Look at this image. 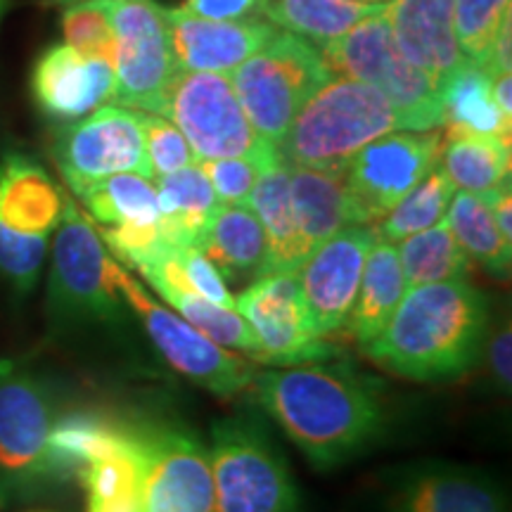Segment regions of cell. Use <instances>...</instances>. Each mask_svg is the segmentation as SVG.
Wrapping results in <instances>:
<instances>
[{
  "label": "cell",
  "mask_w": 512,
  "mask_h": 512,
  "mask_svg": "<svg viewBox=\"0 0 512 512\" xmlns=\"http://www.w3.org/2000/svg\"><path fill=\"white\" fill-rule=\"evenodd\" d=\"M214 512H299L302 496L290 465L256 415L211 425Z\"/></svg>",
  "instance_id": "8992f818"
},
{
  "label": "cell",
  "mask_w": 512,
  "mask_h": 512,
  "mask_svg": "<svg viewBox=\"0 0 512 512\" xmlns=\"http://www.w3.org/2000/svg\"><path fill=\"white\" fill-rule=\"evenodd\" d=\"M320 55L330 72L375 88L394 107L406 131L441 126L439 86L401 55L384 12L325 43Z\"/></svg>",
  "instance_id": "ba28073f"
},
{
  "label": "cell",
  "mask_w": 512,
  "mask_h": 512,
  "mask_svg": "<svg viewBox=\"0 0 512 512\" xmlns=\"http://www.w3.org/2000/svg\"><path fill=\"white\" fill-rule=\"evenodd\" d=\"M29 88L43 117L72 124L112 100L114 67L112 62L88 57L60 43L38 57Z\"/></svg>",
  "instance_id": "d6986e66"
},
{
  "label": "cell",
  "mask_w": 512,
  "mask_h": 512,
  "mask_svg": "<svg viewBox=\"0 0 512 512\" xmlns=\"http://www.w3.org/2000/svg\"><path fill=\"white\" fill-rule=\"evenodd\" d=\"M76 3H86V0H46V5H53V8H69Z\"/></svg>",
  "instance_id": "f6af8a7d"
},
{
  "label": "cell",
  "mask_w": 512,
  "mask_h": 512,
  "mask_svg": "<svg viewBox=\"0 0 512 512\" xmlns=\"http://www.w3.org/2000/svg\"><path fill=\"white\" fill-rule=\"evenodd\" d=\"M510 5L512 0H456V38L467 60L484 67Z\"/></svg>",
  "instance_id": "8d00e7d4"
},
{
  "label": "cell",
  "mask_w": 512,
  "mask_h": 512,
  "mask_svg": "<svg viewBox=\"0 0 512 512\" xmlns=\"http://www.w3.org/2000/svg\"><path fill=\"white\" fill-rule=\"evenodd\" d=\"M446 221L460 249L484 266L496 278H508L512 261V242H508L498 230L489 204L475 192H453L448 204Z\"/></svg>",
  "instance_id": "4dcf8cb0"
},
{
  "label": "cell",
  "mask_w": 512,
  "mask_h": 512,
  "mask_svg": "<svg viewBox=\"0 0 512 512\" xmlns=\"http://www.w3.org/2000/svg\"><path fill=\"white\" fill-rule=\"evenodd\" d=\"M403 268L406 287L444 283V280L465 278L470 271V256H467L453 238L446 216L432 228L408 235L396 245Z\"/></svg>",
  "instance_id": "d6a6232c"
},
{
  "label": "cell",
  "mask_w": 512,
  "mask_h": 512,
  "mask_svg": "<svg viewBox=\"0 0 512 512\" xmlns=\"http://www.w3.org/2000/svg\"><path fill=\"white\" fill-rule=\"evenodd\" d=\"M494 76L482 64L465 60L439 86L441 98V124L446 131H470L496 136L510 143L512 119H505L496 107Z\"/></svg>",
  "instance_id": "83f0119b"
},
{
  "label": "cell",
  "mask_w": 512,
  "mask_h": 512,
  "mask_svg": "<svg viewBox=\"0 0 512 512\" xmlns=\"http://www.w3.org/2000/svg\"><path fill=\"white\" fill-rule=\"evenodd\" d=\"M256 401L316 470L368 453L389 427L384 387L347 363H297L254 373Z\"/></svg>",
  "instance_id": "6da1fadb"
},
{
  "label": "cell",
  "mask_w": 512,
  "mask_h": 512,
  "mask_svg": "<svg viewBox=\"0 0 512 512\" xmlns=\"http://www.w3.org/2000/svg\"><path fill=\"white\" fill-rule=\"evenodd\" d=\"M384 15L401 55L437 86L465 64L456 38V0H392Z\"/></svg>",
  "instance_id": "ffe728a7"
},
{
  "label": "cell",
  "mask_w": 512,
  "mask_h": 512,
  "mask_svg": "<svg viewBox=\"0 0 512 512\" xmlns=\"http://www.w3.org/2000/svg\"><path fill=\"white\" fill-rule=\"evenodd\" d=\"M453 192L456 188L437 164L387 216L377 221L373 228L375 235L380 240L399 242L408 235L432 228L446 216Z\"/></svg>",
  "instance_id": "836d02e7"
},
{
  "label": "cell",
  "mask_w": 512,
  "mask_h": 512,
  "mask_svg": "<svg viewBox=\"0 0 512 512\" xmlns=\"http://www.w3.org/2000/svg\"><path fill=\"white\" fill-rule=\"evenodd\" d=\"M74 195L100 226H121V223L152 226V223H159L157 188L152 178L114 174L83 185Z\"/></svg>",
  "instance_id": "1f68e13d"
},
{
  "label": "cell",
  "mask_w": 512,
  "mask_h": 512,
  "mask_svg": "<svg viewBox=\"0 0 512 512\" xmlns=\"http://www.w3.org/2000/svg\"><path fill=\"white\" fill-rule=\"evenodd\" d=\"M358 3H373V5H389L392 0H358Z\"/></svg>",
  "instance_id": "7dc6e473"
},
{
  "label": "cell",
  "mask_w": 512,
  "mask_h": 512,
  "mask_svg": "<svg viewBox=\"0 0 512 512\" xmlns=\"http://www.w3.org/2000/svg\"><path fill=\"white\" fill-rule=\"evenodd\" d=\"M444 133H384L344 164L351 216L370 226L387 216L439 164Z\"/></svg>",
  "instance_id": "4fadbf2b"
},
{
  "label": "cell",
  "mask_w": 512,
  "mask_h": 512,
  "mask_svg": "<svg viewBox=\"0 0 512 512\" xmlns=\"http://www.w3.org/2000/svg\"><path fill=\"white\" fill-rule=\"evenodd\" d=\"M197 247L230 283L264 273V226L247 204H219L209 216Z\"/></svg>",
  "instance_id": "d4e9b609"
},
{
  "label": "cell",
  "mask_w": 512,
  "mask_h": 512,
  "mask_svg": "<svg viewBox=\"0 0 512 512\" xmlns=\"http://www.w3.org/2000/svg\"><path fill=\"white\" fill-rule=\"evenodd\" d=\"M491 93H494L496 107L501 110L505 119H512V81L510 74L494 76V86H491Z\"/></svg>",
  "instance_id": "ee69618b"
},
{
  "label": "cell",
  "mask_w": 512,
  "mask_h": 512,
  "mask_svg": "<svg viewBox=\"0 0 512 512\" xmlns=\"http://www.w3.org/2000/svg\"><path fill=\"white\" fill-rule=\"evenodd\" d=\"M157 292L181 313L183 320H188L192 328L200 330L202 335H207L219 347L245 351L252 358L259 354V344H256L252 330H249L245 318L238 311L209 302V299L200 297L188 287L162 285L157 287Z\"/></svg>",
  "instance_id": "e575fe53"
},
{
  "label": "cell",
  "mask_w": 512,
  "mask_h": 512,
  "mask_svg": "<svg viewBox=\"0 0 512 512\" xmlns=\"http://www.w3.org/2000/svg\"><path fill=\"white\" fill-rule=\"evenodd\" d=\"M31 512H43V510H31Z\"/></svg>",
  "instance_id": "c3c4849f"
},
{
  "label": "cell",
  "mask_w": 512,
  "mask_h": 512,
  "mask_svg": "<svg viewBox=\"0 0 512 512\" xmlns=\"http://www.w3.org/2000/svg\"><path fill=\"white\" fill-rule=\"evenodd\" d=\"M290 192L299 235L309 252L354 223L344 166L290 164Z\"/></svg>",
  "instance_id": "cb8c5ba5"
},
{
  "label": "cell",
  "mask_w": 512,
  "mask_h": 512,
  "mask_svg": "<svg viewBox=\"0 0 512 512\" xmlns=\"http://www.w3.org/2000/svg\"><path fill=\"white\" fill-rule=\"evenodd\" d=\"M406 290L408 287L406 278H403L399 252H396V242L380 240L375 235L366 266H363L356 302L351 306L347 320L351 335L361 347H368L384 330Z\"/></svg>",
  "instance_id": "484cf974"
},
{
  "label": "cell",
  "mask_w": 512,
  "mask_h": 512,
  "mask_svg": "<svg viewBox=\"0 0 512 512\" xmlns=\"http://www.w3.org/2000/svg\"><path fill=\"white\" fill-rule=\"evenodd\" d=\"M50 252V238L19 235L0 221V280L17 294H29L41 278Z\"/></svg>",
  "instance_id": "74e56055"
},
{
  "label": "cell",
  "mask_w": 512,
  "mask_h": 512,
  "mask_svg": "<svg viewBox=\"0 0 512 512\" xmlns=\"http://www.w3.org/2000/svg\"><path fill=\"white\" fill-rule=\"evenodd\" d=\"M373 512H510L505 484L482 467L420 458L387 467L370 491Z\"/></svg>",
  "instance_id": "8fae6325"
},
{
  "label": "cell",
  "mask_w": 512,
  "mask_h": 512,
  "mask_svg": "<svg viewBox=\"0 0 512 512\" xmlns=\"http://www.w3.org/2000/svg\"><path fill=\"white\" fill-rule=\"evenodd\" d=\"M330 79V67L313 43L275 31L266 46L233 69L230 83L254 131L280 147L304 102Z\"/></svg>",
  "instance_id": "52a82bcc"
},
{
  "label": "cell",
  "mask_w": 512,
  "mask_h": 512,
  "mask_svg": "<svg viewBox=\"0 0 512 512\" xmlns=\"http://www.w3.org/2000/svg\"><path fill=\"white\" fill-rule=\"evenodd\" d=\"M140 126H143L145 150L152 166V178L174 174V171L183 169V166L197 162L188 140H185L183 133L166 117L140 112Z\"/></svg>",
  "instance_id": "f35d334b"
},
{
  "label": "cell",
  "mask_w": 512,
  "mask_h": 512,
  "mask_svg": "<svg viewBox=\"0 0 512 512\" xmlns=\"http://www.w3.org/2000/svg\"><path fill=\"white\" fill-rule=\"evenodd\" d=\"M145 446L143 512H214L209 448L178 422L140 420Z\"/></svg>",
  "instance_id": "2e32d148"
},
{
  "label": "cell",
  "mask_w": 512,
  "mask_h": 512,
  "mask_svg": "<svg viewBox=\"0 0 512 512\" xmlns=\"http://www.w3.org/2000/svg\"><path fill=\"white\" fill-rule=\"evenodd\" d=\"M164 117L188 140L200 159H249L261 169L280 162L283 155L249 124L230 76L221 72H183L171 81Z\"/></svg>",
  "instance_id": "9c48e42d"
},
{
  "label": "cell",
  "mask_w": 512,
  "mask_h": 512,
  "mask_svg": "<svg viewBox=\"0 0 512 512\" xmlns=\"http://www.w3.org/2000/svg\"><path fill=\"white\" fill-rule=\"evenodd\" d=\"M204 176L209 178L211 188L219 204H247L256 178L264 169L249 159H200Z\"/></svg>",
  "instance_id": "ab89813d"
},
{
  "label": "cell",
  "mask_w": 512,
  "mask_h": 512,
  "mask_svg": "<svg viewBox=\"0 0 512 512\" xmlns=\"http://www.w3.org/2000/svg\"><path fill=\"white\" fill-rule=\"evenodd\" d=\"M512 330L510 323L505 320L503 325L491 332L486 337L484 351H486V368H489L491 377H494L496 387L501 392H510V351H512Z\"/></svg>",
  "instance_id": "b9f144b4"
},
{
  "label": "cell",
  "mask_w": 512,
  "mask_h": 512,
  "mask_svg": "<svg viewBox=\"0 0 512 512\" xmlns=\"http://www.w3.org/2000/svg\"><path fill=\"white\" fill-rule=\"evenodd\" d=\"M60 413V394L41 370L0 361V510L62 484L50 456Z\"/></svg>",
  "instance_id": "277c9868"
},
{
  "label": "cell",
  "mask_w": 512,
  "mask_h": 512,
  "mask_svg": "<svg viewBox=\"0 0 512 512\" xmlns=\"http://www.w3.org/2000/svg\"><path fill=\"white\" fill-rule=\"evenodd\" d=\"M117 38L114 95L121 107L164 117L166 93L178 74L164 10L155 0H107Z\"/></svg>",
  "instance_id": "7c38bea8"
},
{
  "label": "cell",
  "mask_w": 512,
  "mask_h": 512,
  "mask_svg": "<svg viewBox=\"0 0 512 512\" xmlns=\"http://www.w3.org/2000/svg\"><path fill=\"white\" fill-rule=\"evenodd\" d=\"M491 330L489 302L465 278L406 290L368 358L415 382L453 380L477 366Z\"/></svg>",
  "instance_id": "7a4b0ae2"
},
{
  "label": "cell",
  "mask_w": 512,
  "mask_h": 512,
  "mask_svg": "<svg viewBox=\"0 0 512 512\" xmlns=\"http://www.w3.org/2000/svg\"><path fill=\"white\" fill-rule=\"evenodd\" d=\"M10 10V0H0V22H3V17H5V12Z\"/></svg>",
  "instance_id": "bcb514c9"
},
{
  "label": "cell",
  "mask_w": 512,
  "mask_h": 512,
  "mask_svg": "<svg viewBox=\"0 0 512 512\" xmlns=\"http://www.w3.org/2000/svg\"><path fill=\"white\" fill-rule=\"evenodd\" d=\"M48 254L46 309L55 335H83L124 325V299L112 275L114 259L72 197L64 200L62 221Z\"/></svg>",
  "instance_id": "3957f363"
},
{
  "label": "cell",
  "mask_w": 512,
  "mask_h": 512,
  "mask_svg": "<svg viewBox=\"0 0 512 512\" xmlns=\"http://www.w3.org/2000/svg\"><path fill=\"white\" fill-rule=\"evenodd\" d=\"M247 207L261 221L266 235L264 273H297L306 259L309 247L299 235L294 219L290 192V164L285 159L264 169L249 192Z\"/></svg>",
  "instance_id": "603a6c76"
},
{
  "label": "cell",
  "mask_w": 512,
  "mask_h": 512,
  "mask_svg": "<svg viewBox=\"0 0 512 512\" xmlns=\"http://www.w3.org/2000/svg\"><path fill=\"white\" fill-rule=\"evenodd\" d=\"M176 252H178V261H181L183 275L185 280H188V285L192 287V292H197L200 297L209 299V302L235 311V299L230 297L226 280H223L219 268L207 259V254L195 245L176 247Z\"/></svg>",
  "instance_id": "60d3db41"
},
{
  "label": "cell",
  "mask_w": 512,
  "mask_h": 512,
  "mask_svg": "<svg viewBox=\"0 0 512 512\" xmlns=\"http://www.w3.org/2000/svg\"><path fill=\"white\" fill-rule=\"evenodd\" d=\"M268 0H185L183 8L211 19L264 17Z\"/></svg>",
  "instance_id": "7bdbcfd3"
},
{
  "label": "cell",
  "mask_w": 512,
  "mask_h": 512,
  "mask_svg": "<svg viewBox=\"0 0 512 512\" xmlns=\"http://www.w3.org/2000/svg\"><path fill=\"white\" fill-rule=\"evenodd\" d=\"M387 5L358 3V0H268L264 19L273 27L302 36L313 46L323 48L363 19L384 12Z\"/></svg>",
  "instance_id": "f546056e"
},
{
  "label": "cell",
  "mask_w": 512,
  "mask_h": 512,
  "mask_svg": "<svg viewBox=\"0 0 512 512\" xmlns=\"http://www.w3.org/2000/svg\"><path fill=\"white\" fill-rule=\"evenodd\" d=\"M53 157L74 192L114 174L152 178L140 112L102 105L55 133Z\"/></svg>",
  "instance_id": "5bb4252c"
},
{
  "label": "cell",
  "mask_w": 512,
  "mask_h": 512,
  "mask_svg": "<svg viewBox=\"0 0 512 512\" xmlns=\"http://www.w3.org/2000/svg\"><path fill=\"white\" fill-rule=\"evenodd\" d=\"M439 166L453 188L475 195L510 183V143L470 131H446Z\"/></svg>",
  "instance_id": "f1b7e54d"
},
{
  "label": "cell",
  "mask_w": 512,
  "mask_h": 512,
  "mask_svg": "<svg viewBox=\"0 0 512 512\" xmlns=\"http://www.w3.org/2000/svg\"><path fill=\"white\" fill-rule=\"evenodd\" d=\"M373 242V228L351 223L320 242L297 271L306 311L318 337H330L347 325Z\"/></svg>",
  "instance_id": "e0dca14e"
},
{
  "label": "cell",
  "mask_w": 512,
  "mask_h": 512,
  "mask_svg": "<svg viewBox=\"0 0 512 512\" xmlns=\"http://www.w3.org/2000/svg\"><path fill=\"white\" fill-rule=\"evenodd\" d=\"M235 311L245 318L259 344L256 361L297 366L337 356V349L313 330L297 273L261 275L235 299Z\"/></svg>",
  "instance_id": "9a60e30c"
},
{
  "label": "cell",
  "mask_w": 512,
  "mask_h": 512,
  "mask_svg": "<svg viewBox=\"0 0 512 512\" xmlns=\"http://www.w3.org/2000/svg\"><path fill=\"white\" fill-rule=\"evenodd\" d=\"M62 36L67 46L98 60L112 62L117 50V38L110 19L107 0H86V3L62 8Z\"/></svg>",
  "instance_id": "d590c367"
},
{
  "label": "cell",
  "mask_w": 512,
  "mask_h": 512,
  "mask_svg": "<svg viewBox=\"0 0 512 512\" xmlns=\"http://www.w3.org/2000/svg\"><path fill=\"white\" fill-rule=\"evenodd\" d=\"M159 202V230L169 247H197L209 216L219 207L214 188L200 164L155 178Z\"/></svg>",
  "instance_id": "4316f807"
},
{
  "label": "cell",
  "mask_w": 512,
  "mask_h": 512,
  "mask_svg": "<svg viewBox=\"0 0 512 512\" xmlns=\"http://www.w3.org/2000/svg\"><path fill=\"white\" fill-rule=\"evenodd\" d=\"M83 512H143L145 446L140 420H124L114 439L81 467Z\"/></svg>",
  "instance_id": "44dd1931"
},
{
  "label": "cell",
  "mask_w": 512,
  "mask_h": 512,
  "mask_svg": "<svg viewBox=\"0 0 512 512\" xmlns=\"http://www.w3.org/2000/svg\"><path fill=\"white\" fill-rule=\"evenodd\" d=\"M60 185L34 157L8 152L0 159V221L19 235L53 238L64 214Z\"/></svg>",
  "instance_id": "7402d4cb"
},
{
  "label": "cell",
  "mask_w": 512,
  "mask_h": 512,
  "mask_svg": "<svg viewBox=\"0 0 512 512\" xmlns=\"http://www.w3.org/2000/svg\"><path fill=\"white\" fill-rule=\"evenodd\" d=\"M399 128V114L375 88L332 76L304 102L278 150L292 166H344L370 140Z\"/></svg>",
  "instance_id": "5b68a950"
},
{
  "label": "cell",
  "mask_w": 512,
  "mask_h": 512,
  "mask_svg": "<svg viewBox=\"0 0 512 512\" xmlns=\"http://www.w3.org/2000/svg\"><path fill=\"white\" fill-rule=\"evenodd\" d=\"M112 275L124 304L140 318L150 342L176 373L216 396H235L252 387L256 370L245 358L230 354L192 328L188 320L159 304L117 261L112 264Z\"/></svg>",
  "instance_id": "30bf717a"
},
{
  "label": "cell",
  "mask_w": 512,
  "mask_h": 512,
  "mask_svg": "<svg viewBox=\"0 0 512 512\" xmlns=\"http://www.w3.org/2000/svg\"><path fill=\"white\" fill-rule=\"evenodd\" d=\"M171 50L183 72H233L275 36L264 17L211 19L185 8L164 10Z\"/></svg>",
  "instance_id": "ac0fdd59"
}]
</instances>
